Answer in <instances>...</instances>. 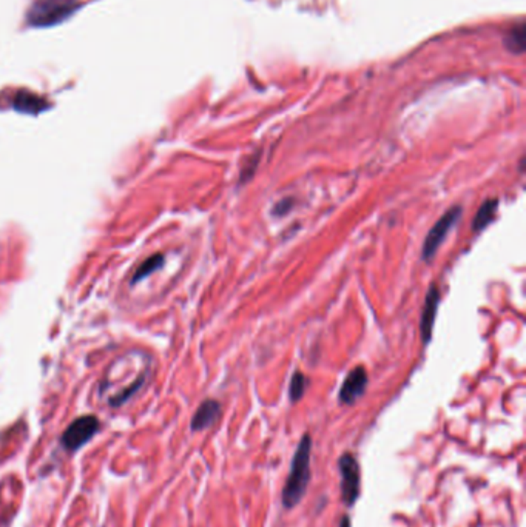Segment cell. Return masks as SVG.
<instances>
[{
	"label": "cell",
	"mask_w": 526,
	"mask_h": 527,
	"mask_svg": "<svg viewBox=\"0 0 526 527\" xmlns=\"http://www.w3.org/2000/svg\"><path fill=\"white\" fill-rule=\"evenodd\" d=\"M310 435L301 438L295 452V457L290 464V473L287 476L286 486L282 490V504L286 509H292L303 500L310 481Z\"/></svg>",
	"instance_id": "obj_1"
},
{
	"label": "cell",
	"mask_w": 526,
	"mask_h": 527,
	"mask_svg": "<svg viewBox=\"0 0 526 527\" xmlns=\"http://www.w3.org/2000/svg\"><path fill=\"white\" fill-rule=\"evenodd\" d=\"M77 8V0H38L30 13L28 24L31 26H51L68 19Z\"/></svg>",
	"instance_id": "obj_2"
},
{
	"label": "cell",
	"mask_w": 526,
	"mask_h": 527,
	"mask_svg": "<svg viewBox=\"0 0 526 527\" xmlns=\"http://www.w3.org/2000/svg\"><path fill=\"white\" fill-rule=\"evenodd\" d=\"M461 211L463 210H461L460 205L452 206V209L447 210L442 216V219L437 220L436 225L432 227L431 232L428 233V236H426V239H424V244H423L422 254H423L424 261L429 262L433 256H436L438 247L442 245V242L447 236V233H449L452 227L457 224V220L461 216Z\"/></svg>",
	"instance_id": "obj_3"
},
{
	"label": "cell",
	"mask_w": 526,
	"mask_h": 527,
	"mask_svg": "<svg viewBox=\"0 0 526 527\" xmlns=\"http://www.w3.org/2000/svg\"><path fill=\"white\" fill-rule=\"evenodd\" d=\"M341 473V496L346 505H353L360 496V466L352 453H344L338 460Z\"/></svg>",
	"instance_id": "obj_4"
},
{
	"label": "cell",
	"mask_w": 526,
	"mask_h": 527,
	"mask_svg": "<svg viewBox=\"0 0 526 527\" xmlns=\"http://www.w3.org/2000/svg\"><path fill=\"white\" fill-rule=\"evenodd\" d=\"M99 429V421L95 416H81L76 421L68 425V429L63 432L62 444L68 451H76L82 447L87 441L93 438L95 433Z\"/></svg>",
	"instance_id": "obj_5"
},
{
	"label": "cell",
	"mask_w": 526,
	"mask_h": 527,
	"mask_svg": "<svg viewBox=\"0 0 526 527\" xmlns=\"http://www.w3.org/2000/svg\"><path fill=\"white\" fill-rule=\"evenodd\" d=\"M366 386H367L366 370L362 367H355L352 372L347 375L343 386H341L340 403L353 404L362 394H365Z\"/></svg>",
	"instance_id": "obj_6"
},
{
	"label": "cell",
	"mask_w": 526,
	"mask_h": 527,
	"mask_svg": "<svg viewBox=\"0 0 526 527\" xmlns=\"http://www.w3.org/2000/svg\"><path fill=\"white\" fill-rule=\"evenodd\" d=\"M438 302H440V291L436 286H432L428 296H426L423 316H422V337L424 343H429V339L432 337L433 321H436Z\"/></svg>",
	"instance_id": "obj_7"
},
{
	"label": "cell",
	"mask_w": 526,
	"mask_h": 527,
	"mask_svg": "<svg viewBox=\"0 0 526 527\" xmlns=\"http://www.w3.org/2000/svg\"><path fill=\"white\" fill-rule=\"evenodd\" d=\"M221 405L215 400L204 401L196 410L193 419H191V430H204L210 427L219 418Z\"/></svg>",
	"instance_id": "obj_8"
},
{
	"label": "cell",
	"mask_w": 526,
	"mask_h": 527,
	"mask_svg": "<svg viewBox=\"0 0 526 527\" xmlns=\"http://www.w3.org/2000/svg\"><path fill=\"white\" fill-rule=\"evenodd\" d=\"M14 106L22 113L35 115V113H40L42 110H45L48 105L45 101H42L40 97L31 95V92L22 91V92H19L16 99H14Z\"/></svg>",
	"instance_id": "obj_9"
},
{
	"label": "cell",
	"mask_w": 526,
	"mask_h": 527,
	"mask_svg": "<svg viewBox=\"0 0 526 527\" xmlns=\"http://www.w3.org/2000/svg\"><path fill=\"white\" fill-rule=\"evenodd\" d=\"M497 206H499V202H497V199H491V201H486L485 204H483L480 206V210L477 211V215H475V218L472 220V230L474 232L483 230L489 222H491V220L495 216V213H497Z\"/></svg>",
	"instance_id": "obj_10"
},
{
	"label": "cell",
	"mask_w": 526,
	"mask_h": 527,
	"mask_svg": "<svg viewBox=\"0 0 526 527\" xmlns=\"http://www.w3.org/2000/svg\"><path fill=\"white\" fill-rule=\"evenodd\" d=\"M162 264H164V256H162V254H154V256H152V258H148L139 267L138 272L134 273L133 279H132V284H136V282L144 279V277H147L148 275H152L154 272V270H158V268L162 267Z\"/></svg>",
	"instance_id": "obj_11"
},
{
	"label": "cell",
	"mask_w": 526,
	"mask_h": 527,
	"mask_svg": "<svg viewBox=\"0 0 526 527\" xmlns=\"http://www.w3.org/2000/svg\"><path fill=\"white\" fill-rule=\"evenodd\" d=\"M308 386H309L308 376L303 375V373H300V372H296V373L294 375L292 381H290V389H289L290 401H294V403L300 401V400H301V396L304 395L305 389H308Z\"/></svg>",
	"instance_id": "obj_12"
},
{
	"label": "cell",
	"mask_w": 526,
	"mask_h": 527,
	"mask_svg": "<svg viewBox=\"0 0 526 527\" xmlns=\"http://www.w3.org/2000/svg\"><path fill=\"white\" fill-rule=\"evenodd\" d=\"M290 206H292V199H282L281 202H278L273 206L272 213L275 216H284L290 210Z\"/></svg>",
	"instance_id": "obj_13"
},
{
	"label": "cell",
	"mask_w": 526,
	"mask_h": 527,
	"mask_svg": "<svg viewBox=\"0 0 526 527\" xmlns=\"http://www.w3.org/2000/svg\"><path fill=\"white\" fill-rule=\"evenodd\" d=\"M340 527H351V519H349V517H344L343 519H341Z\"/></svg>",
	"instance_id": "obj_14"
}]
</instances>
